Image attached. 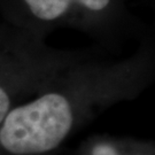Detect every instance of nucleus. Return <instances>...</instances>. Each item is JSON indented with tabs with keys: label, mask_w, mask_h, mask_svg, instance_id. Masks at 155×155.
Instances as JSON below:
<instances>
[{
	"label": "nucleus",
	"mask_w": 155,
	"mask_h": 155,
	"mask_svg": "<svg viewBox=\"0 0 155 155\" xmlns=\"http://www.w3.org/2000/svg\"><path fill=\"white\" fill-rule=\"evenodd\" d=\"M9 108V98L6 92L0 87V123L2 122L4 117L7 114Z\"/></svg>",
	"instance_id": "obj_4"
},
{
	"label": "nucleus",
	"mask_w": 155,
	"mask_h": 155,
	"mask_svg": "<svg viewBox=\"0 0 155 155\" xmlns=\"http://www.w3.org/2000/svg\"><path fill=\"white\" fill-rule=\"evenodd\" d=\"M74 1H77L78 4L85 6L86 8L92 9V11L104 9L106 6L109 4V0H74Z\"/></svg>",
	"instance_id": "obj_3"
},
{
	"label": "nucleus",
	"mask_w": 155,
	"mask_h": 155,
	"mask_svg": "<svg viewBox=\"0 0 155 155\" xmlns=\"http://www.w3.org/2000/svg\"><path fill=\"white\" fill-rule=\"evenodd\" d=\"M92 155H117L116 150L107 144H100L94 147Z\"/></svg>",
	"instance_id": "obj_5"
},
{
	"label": "nucleus",
	"mask_w": 155,
	"mask_h": 155,
	"mask_svg": "<svg viewBox=\"0 0 155 155\" xmlns=\"http://www.w3.org/2000/svg\"><path fill=\"white\" fill-rule=\"evenodd\" d=\"M25 2L38 18L51 21L64 14L71 0H25Z\"/></svg>",
	"instance_id": "obj_2"
},
{
	"label": "nucleus",
	"mask_w": 155,
	"mask_h": 155,
	"mask_svg": "<svg viewBox=\"0 0 155 155\" xmlns=\"http://www.w3.org/2000/svg\"><path fill=\"white\" fill-rule=\"evenodd\" d=\"M71 124V108L66 98L46 94L7 115L0 131V144L13 154L45 153L59 146Z\"/></svg>",
	"instance_id": "obj_1"
}]
</instances>
